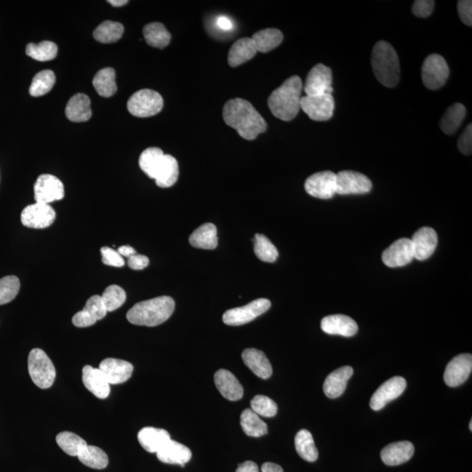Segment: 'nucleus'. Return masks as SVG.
<instances>
[{"mask_svg":"<svg viewBox=\"0 0 472 472\" xmlns=\"http://www.w3.org/2000/svg\"><path fill=\"white\" fill-rule=\"evenodd\" d=\"M215 383L221 395L227 400L236 402L243 398V386L231 372L220 369L215 375Z\"/></svg>","mask_w":472,"mask_h":472,"instance_id":"nucleus-23","label":"nucleus"},{"mask_svg":"<svg viewBox=\"0 0 472 472\" xmlns=\"http://www.w3.org/2000/svg\"><path fill=\"white\" fill-rule=\"evenodd\" d=\"M164 106L161 95L151 90H141L131 95L128 101V111L137 118H150L159 114Z\"/></svg>","mask_w":472,"mask_h":472,"instance_id":"nucleus-6","label":"nucleus"},{"mask_svg":"<svg viewBox=\"0 0 472 472\" xmlns=\"http://www.w3.org/2000/svg\"><path fill=\"white\" fill-rule=\"evenodd\" d=\"M164 156L165 154L161 149L157 147H151L144 150L140 158V166L142 171L150 179L155 180Z\"/></svg>","mask_w":472,"mask_h":472,"instance_id":"nucleus-40","label":"nucleus"},{"mask_svg":"<svg viewBox=\"0 0 472 472\" xmlns=\"http://www.w3.org/2000/svg\"><path fill=\"white\" fill-rule=\"evenodd\" d=\"M55 212L50 205L36 203L27 205L21 213V222L27 228L42 229L54 223Z\"/></svg>","mask_w":472,"mask_h":472,"instance_id":"nucleus-12","label":"nucleus"},{"mask_svg":"<svg viewBox=\"0 0 472 472\" xmlns=\"http://www.w3.org/2000/svg\"><path fill=\"white\" fill-rule=\"evenodd\" d=\"M321 329L330 335L353 337L358 332L357 323L349 316L336 314L322 319Z\"/></svg>","mask_w":472,"mask_h":472,"instance_id":"nucleus-21","label":"nucleus"},{"mask_svg":"<svg viewBox=\"0 0 472 472\" xmlns=\"http://www.w3.org/2000/svg\"><path fill=\"white\" fill-rule=\"evenodd\" d=\"M156 454L162 463L180 464L181 466H184L191 459L190 449L172 439Z\"/></svg>","mask_w":472,"mask_h":472,"instance_id":"nucleus-28","label":"nucleus"},{"mask_svg":"<svg viewBox=\"0 0 472 472\" xmlns=\"http://www.w3.org/2000/svg\"><path fill=\"white\" fill-rule=\"evenodd\" d=\"M34 190L35 201L39 203L49 205L52 202L62 200L65 195L62 181L51 175L39 176Z\"/></svg>","mask_w":472,"mask_h":472,"instance_id":"nucleus-13","label":"nucleus"},{"mask_svg":"<svg viewBox=\"0 0 472 472\" xmlns=\"http://www.w3.org/2000/svg\"><path fill=\"white\" fill-rule=\"evenodd\" d=\"M143 34L147 44L152 48L163 49L171 41V34L162 23L154 22L144 27Z\"/></svg>","mask_w":472,"mask_h":472,"instance_id":"nucleus-36","label":"nucleus"},{"mask_svg":"<svg viewBox=\"0 0 472 472\" xmlns=\"http://www.w3.org/2000/svg\"><path fill=\"white\" fill-rule=\"evenodd\" d=\"M137 439L147 452L157 453L171 440V436L166 429L147 427L138 432Z\"/></svg>","mask_w":472,"mask_h":472,"instance_id":"nucleus-26","label":"nucleus"},{"mask_svg":"<svg viewBox=\"0 0 472 472\" xmlns=\"http://www.w3.org/2000/svg\"><path fill=\"white\" fill-rule=\"evenodd\" d=\"M414 258L412 243L407 238L396 241L382 254L383 262L390 268L403 267Z\"/></svg>","mask_w":472,"mask_h":472,"instance_id":"nucleus-16","label":"nucleus"},{"mask_svg":"<svg viewBox=\"0 0 472 472\" xmlns=\"http://www.w3.org/2000/svg\"><path fill=\"white\" fill-rule=\"evenodd\" d=\"M353 375V368H340L328 376L324 383V392L328 398L335 399L342 396L346 389L347 382Z\"/></svg>","mask_w":472,"mask_h":472,"instance_id":"nucleus-25","label":"nucleus"},{"mask_svg":"<svg viewBox=\"0 0 472 472\" xmlns=\"http://www.w3.org/2000/svg\"><path fill=\"white\" fill-rule=\"evenodd\" d=\"M472 371V355L464 353L457 355L447 365L445 372V382L450 388H456L464 384L469 378Z\"/></svg>","mask_w":472,"mask_h":472,"instance_id":"nucleus-17","label":"nucleus"},{"mask_svg":"<svg viewBox=\"0 0 472 472\" xmlns=\"http://www.w3.org/2000/svg\"><path fill=\"white\" fill-rule=\"evenodd\" d=\"M257 52L269 53L282 43L283 35L281 31L275 28L261 30L252 36Z\"/></svg>","mask_w":472,"mask_h":472,"instance_id":"nucleus-33","label":"nucleus"},{"mask_svg":"<svg viewBox=\"0 0 472 472\" xmlns=\"http://www.w3.org/2000/svg\"><path fill=\"white\" fill-rule=\"evenodd\" d=\"M223 119L244 140H254L267 130V123L250 102L231 99L223 108Z\"/></svg>","mask_w":472,"mask_h":472,"instance_id":"nucleus-1","label":"nucleus"},{"mask_svg":"<svg viewBox=\"0 0 472 472\" xmlns=\"http://www.w3.org/2000/svg\"><path fill=\"white\" fill-rule=\"evenodd\" d=\"M295 447L298 455L307 462H315L318 457L313 438L307 429H301L295 438Z\"/></svg>","mask_w":472,"mask_h":472,"instance_id":"nucleus-39","label":"nucleus"},{"mask_svg":"<svg viewBox=\"0 0 472 472\" xmlns=\"http://www.w3.org/2000/svg\"><path fill=\"white\" fill-rule=\"evenodd\" d=\"M460 20L468 27L472 26V2L471 0H460L457 3Z\"/></svg>","mask_w":472,"mask_h":472,"instance_id":"nucleus-52","label":"nucleus"},{"mask_svg":"<svg viewBox=\"0 0 472 472\" xmlns=\"http://www.w3.org/2000/svg\"><path fill=\"white\" fill-rule=\"evenodd\" d=\"M304 188L312 197L329 200L337 194L336 173L331 171L314 173L305 181Z\"/></svg>","mask_w":472,"mask_h":472,"instance_id":"nucleus-10","label":"nucleus"},{"mask_svg":"<svg viewBox=\"0 0 472 472\" xmlns=\"http://www.w3.org/2000/svg\"><path fill=\"white\" fill-rule=\"evenodd\" d=\"M236 472H259V468L253 461H246L238 466Z\"/></svg>","mask_w":472,"mask_h":472,"instance_id":"nucleus-54","label":"nucleus"},{"mask_svg":"<svg viewBox=\"0 0 472 472\" xmlns=\"http://www.w3.org/2000/svg\"><path fill=\"white\" fill-rule=\"evenodd\" d=\"M149 262H150L149 258L143 255L135 254L128 258V265L134 271H141V269L147 268Z\"/></svg>","mask_w":472,"mask_h":472,"instance_id":"nucleus-53","label":"nucleus"},{"mask_svg":"<svg viewBox=\"0 0 472 472\" xmlns=\"http://www.w3.org/2000/svg\"><path fill=\"white\" fill-rule=\"evenodd\" d=\"M414 453L412 443L402 441L386 446L381 453L382 462L389 466H400L411 459Z\"/></svg>","mask_w":472,"mask_h":472,"instance_id":"nucleus-24","label":"nucleus"},{"mask_svg":"<svg viewBox=\"0 0 472 472\" xmlns=\"http://www.w3.org/2000/svg\"><path fill=\"white\" fill-rule=\"evenodd\" d=\"M56 442L60 448L71 457H77L81 450L87 445L86 441L74 433L64 431L56 436Z\"/></svg>","mask_w":472,"mask_h":472,"instance_id":"nucleus-43","label":"nucleus"},{"mask_svg":"<svg viewBox=\"0 0 472 472\" xmlns=\"http://www.w3.org/2000/svg\"><path fill=\"white\" fill-rule=\"evenodd\" d=\"M336 175L337 194H365L372 190V181L360 173L342 171Z\"/></svg>","mask_w":472,"mask_h":472,"instance_id":"nucleus-14","label":"nucleus"},{"mask_svg":"<svg viewBox=\"0 0 472 472\" xmlns=\"http://www.w3.org/2000/svg\"><path fill=\"white\" fill-rule=\"evenodd\" d=\"M271 301L259 298L243 307L231 309L223 314L222 321L226 325L238 326L248 324L269 310Z\"/></svg>","mask_w":472,"mask_h":472,"instance_id":"nucleus-8","label":"nucleus"},{"mask_svg":"<svg viewBox=\"0 0 472 472\" xmlns=\"http://www.w3.org/2000/svg\"><path fill=\"white\" fill-rule=\"evenodd\" d=\"M55 74L51 70L41 71L35 74L29 88L32 97H39L48 94L55 83Z\"/></svg>","mask_w":472,"mask_h":472,"instance_id":"nucleus-44","label":"nucleus"},{"mask_svg":"<svg viewBox=\"0 0 472 472\" xmlns=\"http://www.w3.org/2000/svg\"><path fill=\"white\" fill-rule=\"evenodd\" d=\"M407 388L406 379L400 376H396L383 383L376 390L370 400V407L372 410L379 411L383 409L386 404L398 398Z\"/></svg>","mask_w":472,"mask_h":472,"instance_id":"nucleus-15","label":"nucleus"},{"mask_svg":"<svg viewBox=\"0 0 472 472\" xmlns=\"http://www.w3.org/2000/svg\"><path fill=\"white\" fill-rule=\"evenodd\" d=\"M119 252L121 257H124L129 258L131 255L137 254L136 250H134L133 247L130 246H122L119 247V250H116Z\"/></svg>","mask_w":472,"mask_h":472,"instance_id":"nucleus-57","label":"nucleus"},{"mask_svg":"<svg viewBox=\"0 0 472 472\" xmlns=\"http://www.w3.org/2000/svg\"><path fill=\"white\" fill-rule=\"evenodd\" d=\"M303 83L299 76H294L285 81L281 86L269 95L268 105L273 115L283 121H292L300 111Z\"/></svg>","mask_w":472,"mask_h":472,"instance_id":"nucleus-2","label":"nucleus"},{"mask_svg":"<svg viewBox=\"0 0 472 472\" xmlns=\"http://www.w3.org/2000/svg\"><path fill=\"white\" fill-rule=\"evenodd\" d=\"M124 27L119 22L107 20L95 28L93 35L95 41L101 43H114L123 36Z\"/></svg>","mask_w":472,"mask_h":472,"instance_id":"nucleus-41","label":"nucleus"},{"mask_svg":"<svg viewBox=\"0 0 472 472\" xmlns=\"http://www.w3.org/2000/svg\"><path fill=\"white\" fill-rule=\"evenodd\" d=\"M216 23L222 30L229 31L233 27L232 21L227 17H220Z\"/></svg>","mask_w":472,"mask_h":472,"instance_id":"nucleus-55","label":"nucleus"},{"mask_svg":"<svg viewBox=\"0 0 472 472\" xmlns=\"http://www.w3.org/2000/svg\"><path fill=\"white\" fill-rule=\"evenodd\" d=\"M255 254L258 259L265 262H274L278 257V251L275 245L264 235L257 234L254 239Z\"/></svg>","mask_w":472,"mask_h":472,"instance_id":"nucleus-45","label":"nucleus"},{"mask_svg":"<svg viewBox=\"0 0 472 472\" xmlns=\"http://www.w3.org/2000/svg\"><path fill=\"white\" fill-rule=\"evenodd\" d=\"M99 369L104 372L109 384L114 385L127 382L133 372V365L130 362L113 358L102 360Z\"/></svg>","mask_w":472,"mask_h":472,"instance_id":"nucleus-20","label":"nucleus"},{"mask_svg":"<svg viewBox=\"0 0 472 472\" xmlns=\"http://www.w3.org/2000/svg\"><path fill=\"white\" fill-rule=\"evenodd\" d=\"M262 472H283V468L274 463H265L262 466Z\"/></svg>","mask_w":472,"mask_h":472,"instance_id":"nucleus-56","label":"nucleus"},{"mask_svg":"<svg viewBox=\"0 0 472 472\" xmlns=\"http://www.w3.org/2000/svg\"><path fill=\"white\" fill-rule=\"evenodd\" d=\"M108 312L106 311L102 297L95 295L88 298L83 311H78L74 316L72 322L76 328H88L104 318Z\"/></svg>","mask_w":472,"mask_h":472,"instance_id":"nucleus-19","label":"nucleus"},{"mask_svg":"<svg viewBox=\"0 0 472 472\" xmlns=\"http://www.w3.org/2000/svg\"><path fill=\"white\" fill-rule=\"evenodd\" d=\"M77 457L81 463H83L84 466L92 468V469H105L109 464L107 454L97 446L87 445L81 450Z\"/></svg>","mask_w":472,"mask_h":472,"instance_id":"nucleus-38","label":"nucleus"},{"mask_svg":"<svg viewBox=\"0 0 472 472\" xmlns=\"http://www.w3.org/2000/svg\"><path fill=\"white\" fill-rule=\"evenodd\" d=\"M175 310L173 298L163 296L140 302L127 312L128 321L136 325L154 328L168 321Z\"/></svg>","mask_w":472,"mask_h":472,"instance_id":"nucleus-3","label":"nucleus"},{"mask_svg":"<svg viewBox=\"0 0 472 472\" xmlns=\"http://www.w3.org/2000/svg\"><path fill=\"white\" fill-rule=\"evenodd\" d=\"M66 116L74 123L90 120L92 116L90 97L81 93L73 95L66 106Z\"/></svg>","mask_w":472,"mask_h":472,"instance_id":"nucleus-29","label":"nucleus"},{"mask_svg":"<svg viewBox=\"0 0 472 472\" xmlns=\"http://www.w3.org/2000/svg\"><path fill=\"white\" fill-rule=\"evenodd\" d=\"M332 73L330 67L324 64H318L309 72L304 85V92L308 97L332 94L333 88Z\"/></svg>","mask_w":472,"mask_h":472,"instance_id":"nucleus-11","label":"nucleus"},{"mask_svg":"<svg viewBox=\"0 0 472 472\" xmlns=\"http://www.w3.org/2000/svg\"><path fill=\"white\" fill-rule=\"evenodd\" d=\"M83 382L85 388L99 399H106L111 393V384L99 368L85 365L83 369Z\"/></svg>","mask_w":472,"mask_h":472,"instance_id":"nucleus-22","label":"nucleus"},{"mask_svg":"<svg viewBox=\"0 0 472 472\" xmlns=\"http://www.w3.org/2000/svg\"><path fill=\"white\" fill-rule=\"evenodd\" d=\"M461 154L464 155H471L472 152V126L469 124L461 135L459 142H457Z\"/></svg>","mask_w":472,"mask_h":472,"instance_id":"nucleus-51","label":"nucleus"},{"mask_svg":"<svg viewBox=\"0 0 472 472\" xmlns=\"http://www.w3.org/2000/svg\"><path fill=\"white\" fill-rule=\"evenodd\" d=\"M101 253L102 255V260L104 264L118 268L123 267L124 265L123 257H121L119 252L113 250V248L102 247L101 248Z\"/></svg>","mask_w":472,"mask_h":472,"instance_id":"nucleus-49","label":"nucleus"},{"mask_svg":"<svg viewBox=\"0 0 472 472\" xmlns=\"http://www.w3.org/2000/svg\"><path fill=\"white\" fill-rule=\"evenodd\" d=\"M251 410L260 417H274L278 414V407L274 400L264 396H255L250 403Z\"/></svg>","mask_w":472,"mask_h":472,"instance_id":"nucleus-48","label":"nucleus"},{"mask_svg":"<svg viewBox=\"0 0 472 472\" xmlns=\"http://www.w3.org/2000/svg\"><path fill=\"white\" fill-rule=\"evenodd\" d=\"M466 115V108L462 104L457 102L447 109L440 122V128L445 134L452 135L462 124Z\"/></svg>","mask_w":472,"mask_h":472,"instance_id":"nucleus-35","label":"nucleus"},{"mask_svg":"<svg viewBox=\"0 0 472 472\" xmlns=\"http://www.w3.org/2000/svg\"><path fill=\"white\" fill-rule=\"evenodd\" d=\"M335 102L332 94L302 97L300 109L309 118L317 122L331 119L335 112Z\"/></svg>","mask_w":472,"mask_h":472,"instance_id":"nucleus-9","label":"nucleus"},{"mask_svg":"<svg viewBox=\"0 0 472 472\" xmlns=\"http://www.w3.org/2000/svg\"><path fill=\"white\" fill-rule=\"evenodd\" d=\"M19 278L14 276H7L0 279V305L10 303L20 292Z\"/></svg>","mask_w":472,"mask_h":472,"instance_id":"nucleus-47","label":"nucleus"},{"mask_svg":"<svg viewBox=\"0 0 472 472\" xmlns=\"http://www.w3.org/2000/svg\"><path fill=\"white\" fill-rule=\"evenodd\" d=\"M372 67L379 83L386 88L396 87L400 80V62L397 53L389 42L375 44L372 52Z\"/></svg>","mask_w":472,"mask_h":472,"instance_id":"nucleus-4","label":"nucleus"},{"mask_svg":"<svg viewBox=\"0 0 472 472\" xmlns=\"http://www.w3.org/2000/svg\"><path fill=\"white\" fill-rule=\"evenodd\" d=\"M241 357H243L245 365L257 377L264 379L271 377L272 365L264 352L258 349H248L243 351Z\"/></svg>","mask_w":472,"mask_h":472,"instance_id":"nucleus-27","label":"nucleus"},{"mask_svg":"<svg viewBox=\"0 0 472 472\" xmlns=\"http://www.w3.org/2000/svg\"><path fill=\"white\" fill-rule=\"evenodd\" d=\"M101 297L106 311L112 312L122 306L126 300V293L120 286L113 285L105 289Z\"/></svg>","mask_w":472,"mask_h":472,"instance_id":"nucleus-46","label":"nucleus"},{"mask_svg":"<svg viewBox=\"0 0 472 472\" xmlns=\"http://www.w3.org/2000/svg\"><path fill=\"white\" fill-rule=\"evenodd\" d=\"M179 177V164L173 156L165 154L158 170L155 181L157 186L162 188L171 187Z\"/></svg>","mask_w":472,"mask_h":472,"instance_id":"nucleus-32","label":"nucleus"},{"mask_svg":"<svg viewBox=\"0 0 472 472\" xmlns=\"http://www.w3.org/2000/svg\"><path fill=\"white\" fill-rule=\"evenodd\" d=\"M241 426L245 434L251 438H261L268 433L267 424L250 409L245 410L241 413Z\"/></svg>","mask_w":472,"mask_h":472,"instance_id":"nucleus-37","label":"nucleus"},{"mask_svg":"<svg viewBox=\"0 0 472 472\" xmlns=\"http://www.w3.org/2000/svg\"><path fill=\"white\" fill-rule=\"evenodd\" d=\"M470 429L472 431V420L470 422Z\"/></svg>","mask_w":472,"mask_h":472,"instance_id":"nucleus-59","label":"nucleus"},{"mask_svg":"<svg viewBox=\"0 0 472 472\" xmlns=\"http://www.w3.org/2000/svg\"><path fill=\"white\" fill-rule=\"evenodd\" d=\"M450 76L448 64L443 56L433 54L425 59L422 67V78L424 86L436 90L445 86Z\"/></svg>","mask_w":472,"mask_h":472,"instance_id":"nucleus-7","label":"nucleus"},{"mask_svg":"<svg viewBox=\"0 0 472 472\" xmlns=\"http://www.w3.org/2000/svg\"><path fill=\"white\" fill-rule=\"evenodd\" d=\"M434 6L433 0H417L413 4L412 13L417 17L427 18L431 15Z\"/></svg>","mask_w":472,"mask_h":472,"instance_id":"nucleus-50","label":"nucleus"},{"mask_svg":"<svg viewBox=\"0 0 472 472\" xmlns=\"http://www.w3.org/2000/svg\"><path fill=\"white\" fill-rule=\"evenodd\" d=\"M257 48L251 38L238 40L229 52L228 62L230 67H236L248 62L257 55Z\"/></svg>","mask_w":472,"mask_h":472,"instance_id":"nucleus-31","label":"nucleus"},{"mask_svg":"<svg viewBox=\"0 0 472 472\" xmlns=\"http://www.w3.org/2000/svg\"><path fill=\"white\" fill-rule=\"evenodd\" d=\"M28 372L38 388L48 389L54 384L55 368L43 350L34 349L31 351L28 356Z\"/></svg>","mask_w":472,"mask_h":472,"instance_id":"nucleus-5","label":"nucleus"},{"mask_svg":"<svg viewBox=\"0 0 472 472\" xmlns=\"http://www.w3.org/2000/svg\"><path fill=\"white\" fill-rule=\"evenodd\" d=\"M26 54L39 62H48L58 56V47L55 42L48 41H41L39 44L29 43L27 46Z\"/></svg>","mask_w":472,"mask_h":472,"instance_id":"nucleus-42","label":"nucleus"},{"mask_svg":"<svg viewBox=\"0 0 472 472\" xmlns=\"http://www.w3.org/2000/svg\"><path fill=\"white\" fill-rule=\"evenodd\" d=\"M93 86L101 97H112L118 90L115 70L112 67H105V69L98 71L93 79Z\"/></svg>","mask_w":472,"mask_h":472,"instance_id":"nucleus-34","label":"nucleus"},{"mask_svg":"<svg viewBox=\"0 0 472 472\" xmlns=\"http://www.w3.org/2000/svg\"><path fill=\"white\" fill-rule=\"evenodd\" d=\"M108 2L113 6L120 7L126 6L129 1H127V0H109Z\"/></svg>","mask_w":472,"mask_h":472,"instance_id":"nucleus-58","label":"nucleus"},{"mask_svg":"<svg viewBox=\"0 0 472 472\" xmlns=\"http://www.w3.org/2000/svg\"><path fill=\"white\" fill-rule=\"evenodd\" d=\"M189 243L194 248L215 250L218 245L217 229L213 223H205L191 233Z\"/></svg>","mask_w":472,"mask_h":472,"instance_id":"nucleus-30","label":"nucleus"},{"mask_svg":"<svg viewBox=\"0 0 472 472\" xmlns=\"http://www.w3.org/2000/svg\"><path fill=\"white\" fill-rule=\"evenodd\" d=\"M438 234L434 229L424 227L418 229L411 239L414 257L419 261H424L431 257L438 246Z\"/></svg>","mask_w":472,"mask_h":472,"instance_id":"nucleus-18","label":"nucleus"}]
</instances>
